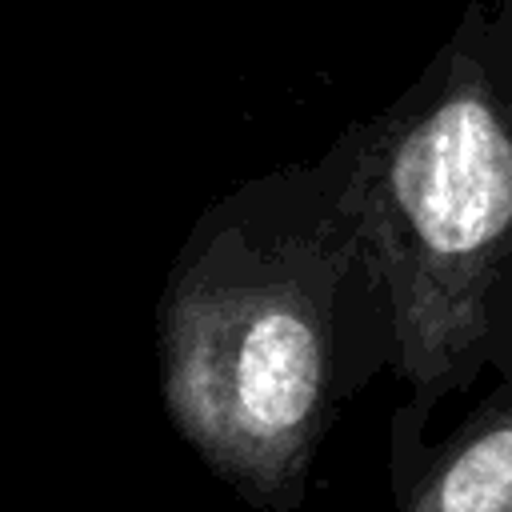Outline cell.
<instances>
[{"label": "cell", "mask_w": 512, "mask_h": 512, "mask_svg": "<svg viewBox=\"0 0 512 512\" xmlns=\"http://www.w3.org/2000/svg\"><path fill=\"white\" fill-rule=\"evenodd\" d=\"M392 312L348 172L280 168L216 196L156 300L160 400L256 512H296L340 404L392 360Z\"/></svg>", "instance_id": "obj_1"}, {"label": "cell", "mask_w": 512, "mask_h": 512, "mask_svg": "<svg viewBox=\"0 0 512 512\" xmlns=\"http://www.w3.org/2000/svg\"><path fill=\"white\" fill-rule=\"evenodd\" d=\"M400 512H512V396L428 456Z\"/></svg>", "instance_id": "obj_2"}]
</instances>
